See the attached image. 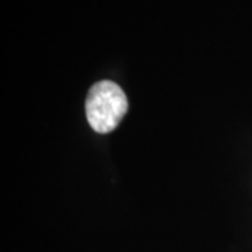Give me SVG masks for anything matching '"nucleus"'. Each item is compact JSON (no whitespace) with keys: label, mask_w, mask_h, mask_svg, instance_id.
I'll list each match as a JSON object with an SVG mask.
<instances>
[{"label":"nucleus","mask_w":252,"mask_h":252,"mask_svg":"<svg viewBox=\"0 0 252 252\" xmlns=\"http://www.w3.org/2000/svg\"><path fill=\"white\" fill-rule=\"evenodd\" d=\"M129 102L124 90L117 83L101 80L91 86L86 99V115L90 126L97 133H109L127 112Z\"/></svg>","instance_id":"f257e3e1"}]
</instances>
